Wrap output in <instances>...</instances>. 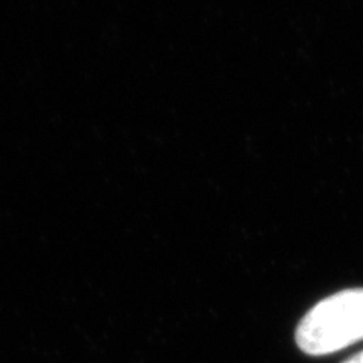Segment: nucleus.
I'll use <instances>...</instances> for the list:
<instances>
[{
	"label": "nucleus",
	"instance_id": "1",
	"mask_svg": "<svg viewBox=\"0 0 363 363\" xmlns=\"http://www.w3.org/2000/svg\"><path fill=\"white\" fill-rule=\"evenodd\" d=\"M363 340V288L345 289L313 306L296 328V343L308 355L343 350Z\"/></svg>",
	"mask_w": 363,
	"mask_h": 363
},
{
	"label": "nucleus",
	"instance_id": "2",
	"mask_svg": "<svg viewBox=\"0 0 363 363\" xmlns=\"http://www.w3.org/2000/svg\"><path fill=\"white\" fill-rule=\"evenodd\" d=\"M343 363H363V352L357 353V355H353L352 358H348V360H345Z\"/></svg>",
	"mask_w": 363,
	"mask_h": 363
}]
</instances>
